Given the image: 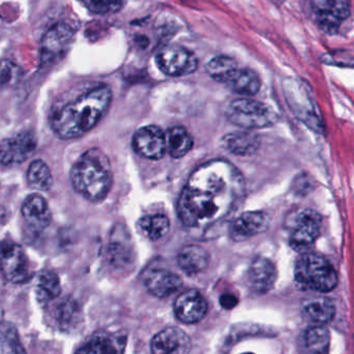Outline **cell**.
Masks as SVG:
<instances>
[{
    "mask_svg": "<svg viewBox=\"0 0 354 354\" xmlns=\"http://www.w3.org/2000/svg\"><path fill=\"white\" fill-rule=\"evenodd\" d=\"M245 183L235 166L223 160L199 166L178 199V216L189 228L212 226L230 216L245 198Z\"/></svg>",
    "mask_w": 354,
    "mask_h": 354,
    "instance_id": "cell-1",
    "label": "cell"
},
{
    "mask_svg": "<svg viewBox=\"0 0 354 354\" xmlns=\"http://www.w3.org/2000/svg\"><path fill=\"white\" fill-rule=\"evenodd\" d=\"M111 100L112 91L107 85L87 91L53 112L50 120L52 130L64 140L83 136L97 126Z\"/></svg>",
    "mask_w": 354,
    "mask_h": 354,
    "instance_id": "cell-2",
    "label": "cell"
},
{
    "mask_svg": "<svg viewBox=\"0 0 354 354\" xmlns=\"http://www.w3.org/2000/svg\"><path fill=\"white\" fill-rule=\"evenodd\" d=\"M70 178L75 191L85 199L101 201L111 189V164L101 149H89L73 166Z\"/></svg>",
    "mask_w": 354,
    "mask_h": 354,
    "instance_id": "cell-3",
    "label": "cell"
},
{
    "mask_svg": "<svg viewBox=\"0 0 354 354\" xmlns=\"http://www.w3.org/2000/svg\"><path fill=\"white\" fill-rule=\"evenodd\" d=\"M295 283L303 290L330 292L338 284V274L332 264L317 254L303 253L295 268Z\"/></svg>",
    "mask_w": 354,
    "mask_h": 354,
    "instance_id": "cell-4",
    "label": "cell"
},
{
    "mask_svg": "<svg viewBox=\"0 0 354 354\" xmlns=\"http://www.w3.org/2000/svg\"><path fill=\"white\" fill-rule=\"evenodd\" d=\"M229 122L241 128L263 129L276 122L277 115L272 108L251 99H237L229 104L226 110Z\"/></svg>",
    "mask_w": 354,
    "mask_h": 354,
    "instance_id": "cell-5",
    "label": "cell"
},
{
    "mask_svg": "<svg viewBox=\"0 0 354 354\" xmlns=\"http://www.w3.org/2000/svg\"><path fill=\"white\" fill-rule=\"evenodd\" d=\"M0 272L8 282L21 284L30 278V264L24 249L12 241H0Z\"/></svg>",
    "mask_w": 354,
    "mask_h": 354,
    "instance_id": "cell-6",
    "label": "cell"
},
{
    "mask_svg": "<svg viewBox=\"0 0 354 354\" xmlns=\"http://www.w3.org/2000/svg\"><path fill=\"white\" fill-rule=\"evenodd\" d=\"M156 64L163 74L170 77L185 76L198 68L195 54L178 45L162 47L156 55Z\"/></svg>",
    "mask_w": 354,
    "mask_h": 354,
    "instance_id": "cell-7",
    "label": "cell"
},
{
    "mask_svg": "<svg viewBox=\"0 0 354 354\" xmlns=\"http://www.w3.org/2000/svg\"><path fill=\"white\" fill-rule=\"evenodd\" d=\"M322 227V218L317 212L312 209L299 212L289 236L291 248L301 254L311 251L319 237Z\"/></svg>",
    "mask_w": 354,
    "mask_h": 354,
    "instance_id": "cell-8",
    "label": "cell"
},
{
    "mask_svg": "<svg viewBox=\"0 0 354 354\" xmlns=\"http://www.w3.org/2000/svg\"><path fill=\"white\" fill-rule=\"evenodd\" d=\"M316 22L322 30L334 35L351 15L346 0H311Z\"/></svg>",
    "mask_w": 354,
    "mask_h": 354,
    "instance_id": "cell-9",
    "label": "cell"
},
{
    "mask_svg": "<svg viewBox=\"0 0 354 354\" xmlns=\"http://www.w3.org/2000/svg\"><path fill=\"white\" fill-rule=\"evenodd\" d=\"M37 149V139L28 131H23L0 142V163L4 166L20 165Z\"/></svg>",
    "mask_w": 354,
    "mask_h": 354,
    "instance_id": "cell-10",
    "label": "cell"
},
{
    "mask_svg": "<svg viewBox=\"0 0 354 354\" xmlns=\"http://www.w3.org/2000/svg\"><path fill=\"white\" fill-rule=\"evenodd\" d=\"M133 147L147 159H162L167 153L166 134L157 126L142 127L133 137Z\"/></svg>",
    "mask_w": 354,
    "mask_h": 354,
    "instance_id": "cell-11",
    "label": "cell"
},
{
    "mask_svg": "<svg viewBox=\"0 0 354 354\" xmlns=\"http://www.w3.org/2000/svg\"><path fill=\"white\" fill-rule=\"evenodd\" d=\"M74 30L70 25L57 23L44 35L41 41V56L43 62H52L62 57L72 45Z\"/></svg>",
    "mask_w": 354,
    "mask_h": 354,
    "instance_id": "cell-12",
    "label": "cell"
},
{
    "mask_svg": "<svg viewBox=\"0 0 354 354\" xmlns=\"http://www.w3.org/2000/svg\"><path fill=\"white\" fill-rule=\"evenodd\" d=\"M270 227V216L263 212H247L237 216L230 226V237L243 241L266 232Z\"/></svg>",
    "mask_w": 354,
    "mask_h": 354,
    "instance_id": "cell-13",
    "label": "cell"
},
{
    "mask_svg": "<svg viewBox=\"0 0 354 354\" xmlns=\"http://www.w3.org/2000/svg\"><path fill=\"white\" fill-rule=\"evenodd\" d=\"M141 279L151 295L162 299L174 295L183 285V281L179 276L165 268H147L143 272Z\"/></svg>",
    "mask_w": 354,
    "mask_h": 354,
    "instance_id": "cell-14",
    "label": "cell"
},
{
    "mask_svg": "<svg viewBox=\"0 0 354 354\" xmlns=\"http://www.w3.org/2000/svg\"><path fill=\"white\" fill-rule=\"evenodd\" d=\"M177 319L183 324H197L207 312V303L199 291L189 289L177 297L174 303Z\"/></svg>",
    "mask_w": 354,
    "mask_h": 354,
    "instance_id": "cell-15",
    "label": "cell"
},
{
    "mask_svg": "<svg viewBox=\"0 0 354 354\" xmlns=\"http://www.w3.org/2000/svg\"><path fill=\"white\" fill-rule=\"evenodd\" d=\"M21 214L27 226L33 232H41L51 223V212L47 200L37 194L27 196L23 202Z\"/></svg>",
    "mask_w": 354,
    "mask_h": 354,
    "instance_id": "cell-16",
    "label": "cell"
},
{
    "mask_svg": "<svg viewBox=\"0 0 354 354\" xmlns=\"http://www.w3.org/2000/svg\"><path fill=\"white\" fill-rule=\"evenodd\" d=\"M191 341L187 334L176 328L158 333L151 340L153 354H189Z\"/></svg>",
    "mask_w": 354,
    "mask_h": 354,
    "instance_id": "cell-17",
    "label": "cell"
},
{
    "mask_svg": "<svg viewBox=\"0 0 354 354\" xmlns=\"http://www.w3.org/2000/svg\"><path fill=\"white\" fill-rule=\"evenodd\" d=\"M277 281V268L268 258L257 257L253 260L248 272V284L257 293H266L274 287Z\"/></svg>",
    "mask_w": 354,
    "mask_h": 354,
    "instance_id": "cell-18",
    "label": "cell"
},
{
    "mask_svg": "<svg viewBox=\"0 0 354 354\" xmlns=\"http://www.w3.org/2000/svg\"><path fill=\"white\" fill-rule=\"evenodd\" d=\"M209 255L205 249L197 245L183 247L177 256V263L183 272L193 276L200 274L207 268Z\"/></svg>",
    "mask_w": 354,
    "mask_h": 354,
    "instance_id": "cell-19",
    "label": "cell"
},
{
    "mask_svg": "<svg viewBox=\"0 0 354 354\" xmlns=\"http://www.w3.org/2000/svg\"><path fill=\"white\" fill-rule=\"evenodd\" d=\"M257 135L249 132H234L225 135L222 147L229 153L236 156L253 155L259 147Z\"/></svg>",
    "mask_w": 354,
    "mask_h": 354,
    "instance_id": "cell-20",
    "label": "cell"
},
{
    "mask_svg": "<svg viewBox=\"0 0 354 354\" xmlns=\"http://www.w3.org/2000/svg\"><path fill=\"white\" fill-rule=\"evenodd\" d=\"M227 86L237 95H256L261 87L259 77L253 71L248 68H237L226 82Z\"/></svg>",
    "mask_w": 354,
    "mask_h": 354,
    "instance_id": "cell-21",
    "label": "cell"
},
{
    "mask_svg": "<svg viewBox=\"0 0 354 354\" xmlns=\"http://www.w3.org/2000/svg\"><path fill=\"white\" fill-rule=\"evenodd\" d=\"M194 147L191 134L183 127H174L166 133V149L172 158L185 157Z\"/></svg>",
    "mask_w": 354,
    "mask_h": 354,
    "instance_id": "cell-22",
    "label": "cell"
},
{
    "mask_svg": "<svg viewBox=\"0 0 354 354\" xmlns=\"http://www.w3.org/2000/svg\"><path fill=\"white\" fill-rule=\"evenodd\" d=\"M330 335L328 328L322 324L311 326L305 332L304 347L307 354H328Z\"/></svg>",
    "mask_w": 354,
    "mask_h": 354,
    "instance_id": "cell-23",
    "label": "cell"
},
{
    "mask_svg": "<svg viewBox=\"0 0 354 354\" xmlns=\"http://www.w3.org/2000/svg\"><path fill=\"white\" fill-rule=\"evenodd\" d=\"M304 309L308 317L318 324H328L334 318L336 313L334 304L326 297L310 299L306 303Z\"/></svg>",
    "mask_w": 354,
    "mask_h": 354,
    "instance_id": "cell-24",
    "label": "cell"
},
{
    "mask_svg": "<svg viewBox=\"0 0 354 354\" xmlns=\"http://www.w3.org/2000/svg\"><path fill=\"white\" fill-rule=\"evenodd\" d=\"M239 68V64L229 56H216L206 64L205 70L208 76L216 82L226 84L231 75Z\"/></svg>",
    "mask_w": 354,
    "mask_h": 354,
    "instance_id": "cell-25",
    "label": "cell"
},
{
    "mask_svg": "<svg viewBox=\"0 0 354 354\" xmlns=\"http://www.w3.org/2000/svg\"><path fill=\"white\" fill-rule=\"evenodd\" d=\"M27 181L31 189L46 192L51 189L53 185V176L47 164L41 160H37L29 166L27 171Z\"/></svg>",
    "mask_w": 354,
    "mask_h": 354,
    "instance_id": "cell-26",
    "label": "cell"
},
{
    "mask_svg": "<svg viewBox=\"0 0 354 354\" xmlns=\"http://www.w3.org/2000/svg\"><path fill=\"white\" fill-rule=\"evenodd\" d=\"M139 225L141 230L151 241H159L163 239L170 229L169 218L161 214L145 216L141 218Z\"/></svg>",
    "mask_w": 354,
    "mask_h": 354,
    "instance_id": "cell-27",
    "label": "cell"
},
{
    "mask_svg": "<svg viewBox=\"0 0 354 354\" xmlns=\"http://www.w3.org/2000/svg\"><path fill=\"white\" fill-rule=\"evenodd\" d=\"M110 243L109 258L111 263L116 268H128L133 261L132 248L128 245V237L122 239L116 236Z\"/></svg>",
    "mask_w": 354,
    "mask_h": 354,
    "instance_id": "cell-28",
    "label": "cell"
},
{
    "mask_svg": "<svg viewBox=\"0 0 354 354\" xmlns=\"http://www.w3.org/2000/svg\"><path fill=\"white\" fill-rule=\"evenodd\" d=\"M62 292L59 278L51 270H44L39 277L37 282V295L41 301H52L59 297Z\"/></svg>",
    "mask_w": 354,
    "mask_h": 354,
    "instance_id": "cell-29",
    "label": "cell"
},
{
    "mask_svg": "<svg viewBox=\"0 0 354 354\" xmlns=\"http://www.w3.org/2000/svg\"><path fill=\"white\" fill-rule=\"evenodd\" d=\"M0 351L2 354H26L12 324H0Z\"/></svg>",
    "mask_w": 354,
    "mask_h": 354,
    "instance_id": "cell-30",
    "label": "cell"
},
{
    "mask_svg": "<svg viewBox=\"0 0 354 354\" xmlns=\"http://www.w3.org/2000/svg\"><path fill=\"white\" fill-rule=\"evenodd\" d=\"M89 12L97 15H110L122 10L124 0H79Z\"/></svg>",
    "mask_w": 354,
    "mask_h": 354,
    "instance_id": "cell-31",
    "label": "cell"
},
{
    "mask_svg": "<svg viewBox=\"0 0 354 354\" xmlns=\"http://www.w3.org/2000/svg\"><path fill=\"white\" fill-rule=\"evenodd\" d=\"M20 77L21 70L16 64L8 59L0 60V88L14 86Z\"/></svg>",
    "mask_w": 354,
    "mask_h": 354,
    "instance_id": "cell-32",
    "label": "cell"
},
{
    "mask_svg": "<svg viewBox=\"0 0 354 354\" xmlns=\"http://www.w3.org/2000/svg\"><path fill=\"white\" fill-rule=\"evenodd\" d=\"M105 343V354H124L127 345L126 335L118 334L104 335Z\"/></svg>",
    "mask_w": 354,
    "mask_h": 354,
    "instance_id": "cell-33",
    "label": "cell"
},
{
    "mask_svg": "<svg viewBox=\"0 0 354 354\" xmlns=\"http://www.w3.org/2000/svg\"><path fill=\"white\" fill-rule=\"evenodd\" d=\"M75 354H105L104 335L95 337L88 343L81 347Z\"/></svg>",
    "mask_w": 354,
    "mask_h": 354,
    "instance_id": "cell-34",
    "label": "cell"
},
{
    "mask_svg": "<svg viewBox=\"0 0 354 354\" xmlns=\"http://www.w3.org/2000/svg\"><path fill=\"white\" fill-rule=\"evenodd\" d=\"M220 303L225 309H232L237 305V299L232 295H224L221 297Z\"/></svg>",
    "mask_w": 354,
    "mask_h": 354,
    "instance_id": "cell-35",
    "label": "cell"
},
{
    "mask_svg": "<svg viewBox=\"0 0 354 354\" xmlns=\"http://www.w3.org/2000/svg\"><path fill=\"white\" fill-rule=\"evenodd\" d=\"M241 354H254V353H241Z\"/></svg>",
    "mask_w": 354,
    "mask_h": 354,
    "instance_id": "cell-36",
    "label": "cell"
}]
</instances>
